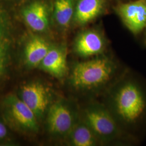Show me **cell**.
<instances>
[{
	"instance_id": "1",
	"label": "cell",
	"mask_w": 146,
	"mask_h": 146,
	"mask_svg": "<svg viewBox=\"0 0 146 146\" xmlns=\"http://www.w3.org/2000/svg\"><path fill=\"white\" fill-rule=\"evenodd\" d=\"M110 108L120 125L137 123L146 112V98L141 87L132 80H125L114 86L110 95Z\"/></svg>"
},
{
	"instance_id": "2",
	"label": "cell",
	"mask_w": 146,
	"mask_h": 146,
	"mask_svg": "<svg viewBox=\"0 0 146 146\" xmlns=\"http://www.w3.org/2000/svg\"><path fill=\"white\" fill-rule=\"evenodd\" d=\"M115 62L100 55L87 61L76 63L70 75V83L76 90L94 92L111 83L117 73Z\"/></svg>"
},
{
	"instance_id": "3",
	"label": "cell",
	"mask_w": 146,
	"mask_h": 146,
	"mask_svg": "<svg viewBox=\"0 0 146 146\" xmlns=\"http://www.w3.org/2000/svg\"><path fill=\"white\" fill-rule=\"evenodd\" d=\"M80 115L94 132L100 143L112 142L121 134L120 125L107 106L97 102L90 103Z\"/></svg>"
},
{
	"instance_id": "4",
	"label": "cell",
	"mask_w": 146,
	"mask_h": 146,
	"mask_svg": "<svg viewBox=\"0 0 146 146\" xmlns=\"http://www.w3.org/2000/svg\"><path fill=\"white\" fill-rule=\"evenodd\" d=\"M80 117L78 108L72 101L55 100L44 118L47 132L54 139L66 140Z\"/></svg>"
},
{
	"instance_id": "5",
	"label": "cell",
	"mask_w": 146,
	"mask_h": 146,
	"mask_svg": "<svg viewBox=\"0 0 146 146\" xmlns=\"http://www.w3.org/2000/svg\"><path fill=\"white\" fill-rule=\"evenodd\" d=\"M19 98L33 111L40 122L44 120L48 110L55 100L51 88L38 81L23 84Z\"/></svg>"
},
{
	"instance_id": "6",
	"label": "cell",
	"mask_w": 146,
	"mask_h": 146,
	"mask_svg": "<svg viewBox=\"0 0 146 146\" xmlns=\"http://www.w3.org/2000/svg\"><path fill=\"white\" fill-rule=\"evenodd\" d=\"M7 114L13 126L25 135H34L40 130V122L34 113L17 96H11L7 101Z\"/></svg>"
},
{
	"instance_id": "7",
	"label": "cell",
	"mask_w": 146,
	"mask_h": 146,
	"mask_svg": "<svg viewBox=\"0 0 146 146\" xmlns=\"http://www.w3.org/2000/svg\"><path fill=\"white\" fill-rule=\"evenodd\" d=\"M115 11L125 26L134 34H138L146 27V0L121 3Z\"/></svg>"
},
{
	"instance_id": "8",
	"label": "cell",
	"mask_w": 146,
	"mask_h": 146,
	"mask_svg": "<svg viewBox=\"0 0 146 146\" xmlns=\"http://www.w3.org/2000/svg\"><path fill=\"white\" fill-rule=\"evenodd\" d=\"M106 48V41L102 35L93 29L81 33L74 43V50L80 57L90 58L100 55Z\"/></svg>"
},
{
	"instance_id": "9",
	"label": "cell",
	"mask_w": 146,
	"mask_h": 146,
	"mask_svg": "<svg viewBox=\"0 0 146 146\" xmlns=\"http://www.w3.org/2000/svg\"><path fill=\"white\" fill-rule=\"evenodd\" d=\"M67 53L63 46H52L38 68L56 78H63L68 70Z\"/></svg>"
},
{
	"instance_id": "10",
	"label": "cell",
	"mask_w": 146,
	"mask_h": 146,
	"mask_svg": "<svg viewBox=\"0 0 146 146\" xmlns=\"http://www.w3.org/2000/svg\"><path fill=\"white\" fill-rule=\"evenodd\" d=\"M28 26L34 31L44 33L49 28V18L47 7L40 1L27 5L22 12Z\"/></svg>"
},
{
	"instance_id": "11",
	"label": "cell",
	"mask_w": 146,
	"mask_h": 146,
	"mask_svg": "<svg viewBox=\"0 0 146 146\" xmlns=\"http://www.w3.org/2000/svg\"><path fill=\"white\" fill-rule=\"evenodd\" d=\"M52 45L41 37H31L24 49V62L30 69L38 68Z\"/></svg>"
},
{
	"instance_id": "12",
	"label": "cell",
	"mask_w": 146,
	"mask_h": 146,
	"mask_svg": "<svg viewBox=\"0 0 146 146\" xmlns=\"http://www.w3.org/2000/svg\"><path fill=\"white\" fill-rule=\"evenodd\" d=\"M69 145L95 146L100 142L94 132L81 117L66 139Z\"/></svg>"
},
{
	"instance_id": "13",
	"label": "cell",
	"mask_w": 146,
	"mask_h": 146,
	"mask_svg": "<svg viewBox=\"0 0 146 146\" xmlns=\"http://www.w3.org/2000/svg\"><path fill=\"white\" fill-rule=\"evenodd\" d=\"M104 7V0H78L75 20L80 25H86L99 15Z\"/></svg>"
},
{
	"instance_id": "14",
	"label": "cell",
	"mask_w": 146,
	"mask_h": 146,
	"mask_svg": "<svg viewBox=\"0 0 146 146\" xmlns=\"http://www.w3.org/2000/svg\"><path fill=\"white\" fill-rule=\"evenodd\" d=\"M54 13L58 25L63 28L68 27L74 14V0H56Z\"/></svg>"
},
{
	"instance_id": "15",
	"label": "cell",
	"mask_w": 146,
	"mask_h": 146,
	"mask_svg": "<svg viewBox=\"0 0 146 146\" xmlns=\"http://www.w3.org/2000/svg\"><path fill=\"white\" fill-rule=\"evenodd\" d=\"M9 25L6 16L0 8V42L10 44Z\"/></svg>"
},
{
	"instance_id": "16",
	"label": "cell",
	"mask_w": 146,
	"mask_h": 146,
	"mask_svg": "<svg viewBox=\"0 0 146 146\" xmlns=\"http://www.w3.org/2000/svg\"><path fill=\"white\" fill-rule=\"evenodd\" d=\"M7 134V129L4 124L0 122V140L4 138Z\"/></svg>"
}]
</instances>
